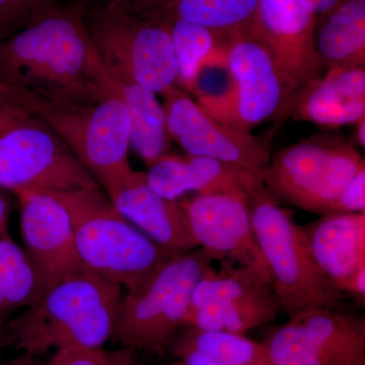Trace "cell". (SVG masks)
<instances>
[{"label": "cell", "mask_w": 365, "mask_h": 365, "mask_svg": "<svg viewBox=\"0 0 365 365\" xmlns=\"http://www.w3.org/2000/svg\"><path fill=\"white\" fill-rule=\"evenodd\" d=\"M302 1L307 11L318 19L330 13L343 0H302Z\"/></svg>", "instance_id": "obj_32"}, {"label": "cell", "mask_w": 365, "mask_h": 365, "mask_svg": "<svg viewBox=\"0 0 365 365\" xmlns=\"http://www.w3.org/2000/svg\"><path fill=\"white\" fill-rule=\"evenodd\" d=\"M85 19L96 49L115 78L155 95L176 85V56L163 21L111 4L86 9Z\"/></svg>", "instance_id": "obj_8"}, {"label": "cell", "mask_w": 365, "mask_h": 365, "mask_svg": "<svg viewBox=\"0 0 365 365\" xmlns=\"http://www.w3.org/2000/svg\"><path fill=\"white\" fill-rule=\"evenodd\" d=\"M316 24L314 47L322 71L365 66V0H343Z\"/></svg>", "instance_id": "obj_20"}, {"label": "cell", "mask_w": 365, "mask_h": 365, "mask_svg": "<svg viewBox=\"0 0 365 365\" xmlns=\"http://www.w3.org/2000/svg\"><path fill=\"white\" fill-rule=\"evenodd\" d=\"M186 328L169 346L179 365H272L263 342L242 334Z\"/></svg>", "instance_id": "obj_21"}, {"label": "cell", "mask_w": 365, "mask_h": 365, "mask_svg": "<svg viewBox=\"0 0 365 365\" xmlns=\"http://www.w3.org/2000/svg\"><path fill=\"white\" fill-rule=\"evenodd\" d=\"M356 125V133H355V140L359 145L364 148L365 146V118L360 120Z\"/></svg>", "instance_id": "obj_35"}, {"label": "cell", "mask_w": 365, "mask_h": 365, "mask_svg": "<svg viewBox=\"0 0 365 365\" xmlns=\"http://www.w3.org/2000/svg\"><path fill=\"white\" fill-rule=\"evenodd\" d=\"M125 220L163 248L174 252L197 248L179 200H168L148 187L145 173L133 172L109 196Z\"/></svg>", "instance_id": "obj_18"}, {"label": "cell", "mask_w": 365, "mask_h": 365, "mask_svg": "<svg viewBox=\"0 0 365 365\" xmlns=\"http://www.w3.org/2000/svg\"><path fill=\"white\" fill-rule=\"evenodd\" d=\"M148 187L168 200L185 194H235L249 196L260 177L237 165L199 155H165L148 167Z\"/></svg>", "instance_id": "obj_16"}, {"label": "cell", "mask_w": 365, "mask_h": 365, "mask_svg": "<svg viewBox=\"0 0 365 365\" xmlns=\"http://www.w3.org/2000/svg\"><path fill=\"white\" fill-rule=\"evenodd\" d=\"M162 95L168 134L186 155L232 163L261 178L271 160L269 139L218 121L176 86Z\"/></svg>", "instance_id": "obj_12"}, {"label": "cell", "mask_w": 365, "mask_h": 365, "mask_svg": "<svg viewBox=\"0 0 365 365\" xmlns=\"http://www.w3.org/2000/svg\"><path fill=\"white\" fill-rule=\"evenodd\" d=\"M66 0H0V42L39 20Z\"/></svg>", "instance_id": "obj_27"}, {"label": "cell", "mask_w": 365, "mask_h": 365, "mask_svg": "<svg viewBox=\"0 0 365 365\" xmlns=\"http://www.w3.org/2000/svg\"><path fill=\"white\" fill-rule=\"evenodd\" d=\"M362 212H365V169L348 182L336 202L333 215Z\"/></svg>", "instance_id": "obj_30"}, {"label": "cell", "mask_w": 365, "mask_h": 365, "mask_svg": "<svg viewBox=\"0 0 365 365\" xmlns=\"http://www.w3.org/2000/svg\"><path fill=\"white\" fill-rule=\"evenodd\" d=\"M263 343L272 365H365L364 318L338 309L294 314Z\"/></svg>", "instance_id": "obj_11"}, {"label": "cell", "mask_w": 365, "mask_h": 365, "mask_svg": "<svg viewBox=\"0 0 365 365\" xmlns=\"http://www.w3.org/2000/svg\"><path fill=\"white\" fill-rule=\"evenodd\" d=\"M9 365H38L35 361L32 359V356L31 355H26L25 357H21V359H19L14 360V361L11 362Z\"/></svg>", "instance_id": "obj_36"}, {"label": "cell", "mask_w": 365, "mask_h": 365, "mask_svg": "<svg viewBox=\"0 0 365 365\" xmlns=\"http://www.w3.org/2000/svg\"><path fill=\"white\" fill-rule=\"evenodd\" d=\"M317 20L302 0H259L250 31L270 48L292 95L323 72L314 47Z\"/></svg>", "instance_id": "obj_15"}, {"label": "cell", "mask_w": 365, "mask_h": 365, "mask_svg": "<svg viewBox=\"0 0 365 365\" xmlns=\"http://www.w3.org/2000/svg\"><path fill=\"white\" fill-rule=\"evenodd\" d=\"M6 86L16 102L62 139L108 196L133 172L128 160L130 118L114 76L111 95L95 105L60 102Z\"/></svg>", "instance_id": "obj_4"}, {"label": "cell", "mask_w": 365, "mask_h": 365, "mask_svg": "<svg viewBox=\"0 0 365 365\" xmlns=\"http://www.w3.org/2000/svg\"><path fill=\"white\" fill-rule=\"evenodd\" d=\"M326 128L365 118V66L333 67L294 93L285 117Z\"/></svg>", "instance_id": "obj_17"}, {"label": "cell", "mask_w": 365, "mask_h": 365, "mask_svg": "<svg viewBox=\"0 0 365 365\" xmlns=\"http://www.w3.org/2000/svg\"><path fill=\"white\" fill-rule=\"evenodd\" d=\"M167 0H103L102 4H111L130 13L150 16L157 13Z\"/></svg>", "instance_id": "obj_31"}, {"label": "cell", "mask_w": 365, "mask_h": 365, "mask_svg": "<svg viewBox=\"0 0 365 365\" xmlns=\"http://www.w3.org/2000/svg\"><path fill=\"white\" fill-rule=\"evenodd\" d=\"M123 288L79 271L44 290L37 302L6 322L13 345L26 355L69 348L101 349L111 340Z\"/></svg>", "instance_id": "obj_2"}, {"label": "cell", "mask_w": 365, "mask_h": 365, "mask_svg": "<svg viewBox=\"0 0 365 365\" xmlns=\"http://www.w3.org/2000/svg\"><path fill=\"white\" fill-rule=\"evenodd\" d=\"M51 194L71 215L81 271L132 292L146 284L178 253L125 220L101 188Z\"/></svg>", "instance_id": "obj_3"}, {"label": "cell", "mask_w": 365, "mask_h": 365, "mask_svg": "<svg viewBox=\"0 0 365 365\" xmlns=\"http://www.w3.org/2000/svg\"><path fill=\"white\" fill-rule=\"evenodd\" d=\"M211 263L200 249L178 252L143 287L124 292L112 340L148 352L169 348Z\"/></svg>", "instance_id": "obj_7"}, {"label": "cell", "mask_w": 365, "mask_h": 365, "mask_svg": "<svg viewBox=\"0 0 365 365\" xmlns=\"http://www.w3.org/2000/svg\"><path fill=\"white\" fill-rule=\"evenodd\" d=\"M0 188L14 194L63 193L101 186L62 139L37 119L0 138Z\"/></svg>", "instance_id": "obj_10"}, {"label": "cell", "mask_w": 365, "mask_h": 365, "mask_svg": "<svg viewBox=\"0 0 365 365\" xmlns=\"http://www.w3.org/2000/svg\"><path fill=\"white\" fill-rule=\"evenodd\" d=\"M169 29L178 66V81L198 91L201 71L215 50L217 38L203 26L182 20L162 21Z\"/></svg>", "instance_id": "obj_26"}, {"label": "cell", "mask_w": 365, "mask_h": 365, "mask_svg": "<svg viewBox=\"0 0 365 365\" xmlns=\"http://www.w3.org/2000/svg\"><path fill=\"white\" fill-rule=\"evenodd\" d=\"M174 365H179V364H174Z\"/></svg>", "instance_id": "obj_37"}, {"label": "cell", "mask_w": 365, "mask_h": 365, "mask_svg": "<svg viewBox=\"0 0 365 365\" xmlns=\"http://www.w3.org/2000/svg\"><path fill=\"white\" fill-rule=\"evenodd\" d=\"M230 83L216 95L199 96L198 104L218 121L251 132L270 118L284 119L292 91L270 48L251 31L227 39Z\"/></svg>", "instance_id": "obj_9"}, {"label": "cell", "mask_w": 365, "mask_h": 365, "mask_svg": "<svg viewBox=\"0 0 365 365\" xmlns=\"http://www.w3.org/2000/svg\"><path fill=\"white\" fill-rule=\"evenodd\" d=\"M9 345H13L11 334L7 331L6 323L0 322V348L6 347Z\"/></svg>", "instance_id": "obj_34"}, {"label": "cell", "mask_w": 365, "mask_h": 365, "mask_svg": "<svg viewBox=\"0 0 365 365\" xmlns=\"http://www.w3.org/2000/svg\"><path fill=\"white\" fill-rule=\"evenodd\" d=\"M9 201L0 193V237L9 234Z\"/></svg>", "instance_id": "obj_33"}, {"label": "cell", "mask_w": 365, "mask_h": 365, "mask_svg": "<svg viewBox=\"0 0 365 365\" xmlns=\"http://www.w3.org/2000/svg\"><path fill=\"white\" fill-rule=\"evenodd\" d=\"M364 169V158L347 139L316 134L271 157L261 180L280 204L323 216L333 215L343 190Z\"/></svg>", "instance_id": "obj_6"}, {"label": "cell", "mask_w": 365, "mask_h": 365, "mask_svg": "<svg viewBox=\"0 0 365 365\" xmlns=\"http://www.w3.org/2000/svg\"><path fill=\"white\" fill-rule=\"evenodd\" d=\"M16 195L20 203L24 250L44 290L81 271L73 223L63 203L47 192L20 191Z\"/></svg>", "instance_id": "obj_14"}, {"label": "cell", "mask_w": 365, "mask_h": 365, "mask_svg": "<svg viewBox=\"0 0 365 365\" xmlns=\"http://www.w3.org/2000/svg\"><path fill=\"white\" fill-rule=\"evenodd\" d=\"M259 0H167L150 16L160 21L182 20L207 29L217 39L251 30Z\"/></svg>", "instance_id": "obj_23"}, {"label": "cell", "mask_w": 365, "mask_h": 365, "mask_svg": "<svg viewBox=\"0 0 365 365\" xmlns=\"http://www.w3.org/2000/svg\"><path fill=\"white\" fill-rule=\"evenodd\" d=\"M248 207L271 287L288 317L314 309H338L345 294L314 260L304 228L269 194L263 182L250 193Z\"/></svg>", "instance_id": "obj_5"}, {"label": "cell", "mask_w": 365, "mask_h": 365, "mask_svg": "<svg viewBox=\"0 0 365 365\" xmlns=\"http://www.w3.org/2000/svg\"><path fill=\"white\" fill-rule=\"evenodd\" d=\"M44 292L42 281L25 250L7 234L0 237V322L26 309Z\"/></svg>", "instance_id": "obj_25"}, {"label": "cell", "mask_w": 365, "mask_h": 365, "mask_svg": "<svg viewBox=\"0 0 365 365\" xmlns=\"http://www.w3.org/2000/svg\"><path fill=\"white\" fill-rule=\"evenodd\" d=\"M283 311L270 284L222 304H205L189 309L185 326L202 331L245 335L277 318Z\"/></svg>", "instance_id": "obj_22"}, {"label": "cell", "mask_w": 365, "mask_h": 365, "mask_svg": "<svg viewBox=\"0 0 365 365\" xmlns=\"http://www.w3.org/2000/svg\"><path fill=\"white\" fill-rule=\"evenodd\" d=\"M86 7L62 4L0 42V83L60 102L95 105L113 76L86 25Z\"/></svg>", "instance_id": "obj_1"}, {"label": "cell", "mask_w": 365, "mask_h": 365, "mask_svg": "<svg viewBox=\"0 0 365 365\" xmlns=\"http://www.w3.org/2000/svg\"><path fill=\"white\" fill-rule=\"evenodd\" d=\"M115 79L130 118V146L150 167L170 148L163 105L143 86Z\"/></svg>", "instance_id": "obj_24"}, {"label": "cell", "mask_w": 365, "mask_h": 365, "mask_svg": "<svg viewBox=\"0 0 365 365\" xmlns=\"http://www.w3.org/2000/svg\"><path fill=\"white\" fill-rule=\"evenodd\" d=\"M32 120V113L16 102L6 85L0 83V138Z\"/></svg>", "instance_id": "obj_29"}, {"label": "cell", "mask_w": 365, "mask_h": 365, "mask_svg": "<svg viewBox=\"0 0 365 365\" xmlns=\"http://www.w3.org/2000/svg\"><path fill=\"white\" fill-rule=\"evenodd\" d=\"M302 228L319 269L345 294L354 274L365 267V212L323 215Z\"/></svg>", "instance_id": "obj_19"}, {"label": "cell", "mask_w": 365, "mask_h": 365, "mask_svg": "<svg viewBox=\"0 0 365 365\" xmlns=\"http://www.w3.org/2000/svg\"><path fill=\"white\" fill-rule=\"evenodd\" d=\"M50 365H133L127 353L106 352L101 349L69 348L55 353Z\"/></svg>", "instance_id": "obj_28"}, {"label": "cell", "mask_w": 365, "mask_h": 365, "mask_svg": "<svg viewBox=\"0 0 365 365\" xmlns=\"http://www.w3.org/2000/svg\"><path fill=\"white\" fill-rule=\"evenodd\" d=\"M248 197L196 194L179 203L197 248L209 260L250 269L271 284L270 272L252 225Z\"/></svg>", "instance_id": "obj_13"}]
</instances>
